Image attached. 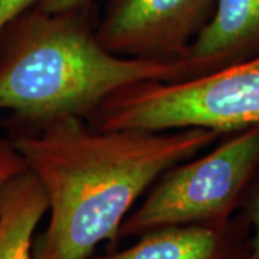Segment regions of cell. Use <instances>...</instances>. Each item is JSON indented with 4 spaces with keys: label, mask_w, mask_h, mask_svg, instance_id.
I'll return each instance as SVG.
<instances>
[{
    "label": "cell",
    "mask_w": 259,
    "mask_h": 259,
    "mask_svg": "<svg viewBox=\"0 0 259 259\" xmlns=\"http://www.w3.org/2000/svg\"><path fill=\"white\" fill-rule=\"evenodd\" d=\"M48 213V196L25 170L0 189V259H35V232Z\"/></svg>",
    "instance_id": "ba28073f"
},
{
    "label": "cell",
    "mask_w": 259,
    "mask_h": 259,
    "mask_svg": "<svg viewBox=\"0 0 259 259\" xmlns=\"http://www.w3.org/2000/svg\"><path fill=\"white\" fill-rule=\"evenodd\" d=\"M218 0H111L97 37L111 54L182 59L213 16Z\"/></svg>",
    "instance_id": "5b68a950"
},
{
    "label": "cell",
    "mask_w": 259,
    "mask_h": 259,
    "mask_svg": "<svg viewBox=\"0 0 259 259\" xmlns=\"http://www.w3.org/2000/svg\"><path fill=\"white\" fill-rule=\"evenodd\" d=\"M259 170V124L229 133L212 151L170 167L122 221L118 239L173 225L222 223L242 209Z\"/></svg>",
    "instance_id": "277c9868"
},
{
    "label": "cell",
    "mask_w": 259,
    "mask_h": 259,
    "mask_svg": "<svg viewBox=\"0 0 259 259\" xmlns=\"http://www.w3.org/2000/svg\"><path fill=\"white\" fill-rule=\"evenodd\" d=\"M102 130L200 127L229 134L259 124V54L182 81L127 87L94 112Z\"/></svg>",
    "instance_id": "3957f363"
},
{
    "label": "cell",
    "mask_w": 259,
    "mask_h": 259,
    "mask_svg": "<svg viewBox=\"0 0 259 259\" xmlns=\"http://www.w3.org/2000/svg\"><path fill=\"white\" fill-rule=\"evenodd\" d=\"M91 2L93 0H39L35 6L48 13H62L82 9L85 6H90Z\"/></svg>",
    "instance_id": "7c38bea8"
},
{
    "label": "cell",
    "mask_w": 259,
    "mask_h": 259,
    "mask_svg": "<svg viewBox=\"0 0 259 259\" xmlns=\"http://www.w3.org/2000/svg\"><path fill=\"white\" fill-rule=\"evenodd\" d=\"M223 134L189 127L102 130L81 117L9 125V137L48 196L49 221L35 259H90L115 245L133 204L170 167L194 157Z\"/></svg>",
    "instance_id": "6da1fadb"
},
{
    "label": "cell",
    "mask_w": 259,
    "mask_h": 259,
    "mask_svg": "<svg viewBox=\"0 0 259 259\" xmlns=\"http://www.w3.org/2000/svg\"><path fill=\"white\" fill-rule=\"evenodd\" d=\"M25 170L28 166L13 141L0 136V189Z\"/></svg>",
    "instance_id": "9c48e42d"
},
{
    "label": "cell",
    "mask_w": 259,
    "mask_h": 259,
    "mask_svg": "<svg viewBox=\"0 0 259 259\" xmlns=\"http://www.w3.org/2000/svg\"><path fill=\"white\" fill-rule=\"evenodd\" d=\"M259 54V0H218L213 16L187 48L193 76Z\"/></svg>",
    "instance_id": "52a82bcc"
},
{
    "label": "cell",
    "mask_w": 259,
    "mask_h": 259,
    "mask_svg": "<svg viewBox=\"0 0 259 259\" xmlns=\"http://www.w3.org/2000/svg\"><path fill=\"white\" fill-rule=\"evenodd\" d=\"M241 212L246 216L252 228L250 252L248 259H259V170L248 190Z\"/></svg>",
    "instance_id": "30bf717a"
},
{
    "label": "cell",
    "mask_w": 259,
    "mask_h": 259,
    "mask_svg": "<svg viewBox=\"0 0 259 259\" xmlns=\"http://www.w3.org/2000/svg\"><path fill=\"white\" fill-rule=\"evenodd\" d=\"M39 0H0V32L12 20L33 8Z\"/></svg>",
    "instance_id": "8fae6325"
},
{
    "label": "cell",
    "mask_w": 259,
    "mask_h": 259,
    "mask_svg": "<svg viewBox=\"0 0 259 259\" xmlns=\"http://www.w3.org/2000/svg\"><path fill=\"white\" fill-rule=\"evenodd\" d=\"M88 8L48 13L33 6L0 32V111L10 112L9 125L69 115L88 121L127 87L193 76L185 59L111 54L98 40Z\"/></svg>",
    "instance_id": "7a4b0ae2"
},
{
    "label": "cell",
    "mask_w": 259,
    "mask_h": 259,
    "mask_svg": "<svg viewBox=\"0 0 259 259\" xmlns=\"http://www.w3.org/2000/svg\"><path fill=\"white\" fill-rule=\"evenodd\" d=\"M137 238L125 249L90 259H248L252 228L241 212L222 223L173 225Z\"/></svg>",
    "instance_id": "8992f818"
}]
</instances>
